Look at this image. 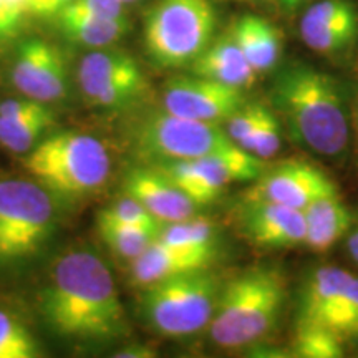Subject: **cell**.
Masks as SVG:
<instances>
[{
	"label": "cell",
	"mask_w": 358,
	"mask_h": 358,
	"mask_svg": "<svg viewBox=\"0 0 358 358\" xmlns=\"http://www.w3.org/2000/svg\"><path fill=\"white\" fill-rule=\"evenodd\" d=\"M40 306L48 327L71 342L105 345L128 332L113 275L108 266L88 250H71L58 259Z\"/></svg>",
	"instance_id": "obj_1"
},
{
	"label": "cell",
	"mask_w": 358,
	"mask_h": 358,
	"mask_svg": "<svg viewBox=\"0 0 358 358\" xmlns=\"http://www.w3.org/2000/svg\"><path fill=\"white\" fill-rule=\"evenodd\" d=\"M275 108L294 140L322 156H338L350 138V123L342 87L324 71L292 65L272 88Z\"/></svg>",
	"instance_id": "obj_2"
},
{
	"label": "cell",
	"mask_w": 358,
	"mask_h": 358,
	"mask_svg": "<svg viewBox=\"0 0 358 358\" xmlns=\"http://www.w3.org/2000/svg\"><path fill=\"white\" fill-rule=\"evenodd\" d=\"M287 284L275 267H252L221 290L209 332L213 342L237 350L266 337L284 310Z\"/></svg>",
	"instance_id": "obj_3"
},
{
	"label": "cell",
	"mask_w": 358,
	"mask_h": 358,
	"mask_svg": "<svg viewBox=\"0 0 358 358\" xmlns=\"http://www.w3.org/2000/svg\"><path fill=\"white\" fill-rule=\"evenodd\" d=\"M24 166L52 196L77 199L92 194L108 181V150L95 136L58 133L45 138L27 153Z\"/></svg>",
	"instance_id": "obj_4"
},
{
	"label": "cell",
	"mask_w": 358,
	"mask_h": 358,
	"mask_svg": "<svg viewBox=\"0 0 358 358\" xmlns=\"http://www.w3.org/2000/svg\"><path fill=\"white\" fill-rule=\"evenodd\" d=\"M217 15L211 0H158L148 12L145 48L155 65H191L213 42Z\"/></svg>",
	"instance_id": "obj_5"
},
{
	"label": "cell",
	"mask_w": 358,
	"mask_h": 358,
	"mask_svg": "<svg viewBox=\"0 0 358 358\" xmlns=\"http://www.w3.org/2000/svg\"><path fill=\"white\" fill-rule=\"evenodd\" d=\"M222 285L208 267L171 277L145 289L143 315L156 334L189 337L209 327Z\"/></svg>",
	"instance_id": "obj_6"
},
{
	"label": "cell",
	"mask_w": 358,
	"mask_h": 358,
	"mask_svg": "<svg viewBox=\"0 0 358 358\" xmlns=\"http://www.w3.org/2000/svg\"><path fill=\"white\" fill-rule=\"evenodd\" d=\"M57 222L53 196L37 181L0 179V264L34 256Z\"/></svg>",
	"instance_id": "obj_7"
},
{
	"label": "cell",
	"mask_w": 358,
	"mask_h": 358,
	"mask_svg": "<svg viewBox=\"0 0 358 358\" xmlns=\"http://www.w3.org/2000/svg\"><path fill=\"white\" fill-rule=\"evenodd\" d=\"M133 141L138 153L153 161V164L199 158L232 145L221 124L182 118L164 108L151 111L138 120L133 129Z\"/></svg>",
	"instance_id": "obj_8"
},
{
	"label": "cell",
	"mask_w": 358,
	"mask_h": 358,
	"mask_svg": "<svg viewBox=\"0 0 358 358\" xmlns=\"http://www.w3.org/2000/svg\"><path fill=\"white\" fill-rule=\"evenodd\" d=\"M153 166L201 208L217 199L224 187L257 179L264 171V161L232 143L199 158L164 161Z\"/></svg>",
	"instance_id": "obj_9"
},
{
	"label": "cell",
	"mask_w": 358,
	"mask_h": 358,
	"mask_svg": "<svg viewBox=\"0 0 358 358\" xmlns=\"http://www.w3.org/2000/svg\"><path fill=\"white\" fill-rule=\"evenodd\" d=\"M78 82L85 98L101 108L129 105L146 90V78L138 62L129 53L108 47L83 57Z\"/></svg>",
	"instance_id": "obj_10"
},
{
	"label": "cell",
	"mask_w": 358,
	"mask_h": 358,
	"mask_svg": "<svg viewBox=\"0 0 358 358\" xmlns=\"http://www.w3.org/2000/svg\"><path fill=\"white\" fill-rule=\"evenodd\" d=\"M244 103L243 88L198 75L171 80L163 93L164 110L204 123H226Z\"/></svg>",
	"instance_id": "obj_11"
},
{
	"label": "cell",
	"mask_w": 358,
	"mask_h": 358,
	"mask_svg": "<svg viewBox=\"0 0 358 358\" xmlns=\"http://www.w3.org/2000/svg\"><path fill=\"white\" fill-rule=\"evenodd\" d=\"M12 82L24 96L42 103L58 101L69 87L64 52L47 40H24L15 52Z\"/></svg>",
	"instance_id": "obj_12"
},
{
	"label": "cell",
	"mask_w": 358,
	"mask_h": 358,
	"mask_svg": "<svg viewBox=\"0 0 358 358\" xmlns=\"http://www.w3.org/2000/svg\"><path fill=\"white\" fill-rule=\"evenodd\" d=\"M334 186L332 179L313 164L302 159H287L262 171L248 199L271 201L303 211L317 196Z\"/></svg>",
	"instance_id": "obj_13"
},
{
	"label": "cell",
	"mask_w": 358,
	"mask_h": 358,
	"mask_svg": "<svg viewBox=\"0 0 358 358\" xmlns=\"http://www.w3.org/2000/svg\"><path fill=\"white\" fill-rule=\"evenodd\" d=\"M352 275L337 266L317 267L302 289L297 325L325 327L342 337L345 292Z\"/></svg>",
	"instance_id": "obj_14"
},
{
	"label": "cell",
	"mask_w": 358,
	"mask_h": 358,
	"mask_svg": "<svg viewBox=\"0 0 358 358\" xmlns=\"http://www.w3.org/2000/svg\"><path fill=\"white\" fill-rule=\"evenodd\" d=\"M241 222L244 234L259 248L282 249L306 244L303 213L289 206L248 199Z\"/></svg>",
	"instance_id": "obj_15"
},
{
	"label": "cell",
	"mask_w": 358,
	"mask_h": 358,
	"mask_svg": "<svg viewBox=\"0 0 358 358\" xmlns=\"http://www.w3.org/2000/svg\"><path fill=\"white\" fill-rule=\"evenodd\" d=\"M124 192L146 208L161 224L194 216L198 204L156 168L133 169L124 181Z\"/></svg>",
	"instance_id": "obj_16"
},
{
	"label": "cell",
	"mask_w": 358,
	"mask_h": 358,
	"mask_svg": "<svg viewBox=\"0 0 358 358\" xmlns=\"http://www.w3.org/2000/svg\"><path fill=\"white\" fill-rule=\"evenodd\" d=\"M211 262V257L174 248L158 237L140 257L134 259L131 275L134 284L146 289L171 277L209 267Z\"/></svg>",
	"instance_id": "obj_17"
},
{
	"label": "cell",
	"mask_w": 358,
	"mask_h": 358,
	"mask_svg": "<svg viewBox=\"0 0 358 358\" xmlns=\"http://www.w3.org/2000/svg\"><path fill=\"white\" fill-rule=\"evenodd\" d=\"M191 70L198 77L243 90L256 82L257 75L231 32L209 43V47L192 62Z\"/></svg>",
	"instance_id": "obj_18"
},
{
	"label": "cell",
	"mask_w": 358,
	"mask_h": 358,
	"mask_svg": "<svg viewBox=\"0 0 358 358\" xmlns=\"http://www.w3.org/2000/svg\"><path fill=\"white\" fill-rule=\"evenodd\" d=\"M302 213L306 217V244L317 252H324L338 243L353 222L350 209L340 198L337 186L317 196Z\"/></svg>",
	"instance_id": "obj_19"
},
{
	"label": "cell",
	"mask_w": 358,
	"mask_h": 358,
	"mask_svg": "<svg viewBox=\"0 0 358 358\" xmlns=\"http://www.w3.org/2000/svg\"><path fill=\"white\" fill-rule=\"evenodd\" d=\"M60 34L71 43L105 48L120 42L129 32V22L123 17H95L88 13L62 10L53 17Z\"/></svg>",
	"instance_id": "obj_20"
},
{
	"label": "cell",
	"mask_w": 358,
	"mask_h": 358,
	"mask_svg": "<svg viewBox=\"0 0 358 358\" xmlns=\"http://www.w3.org/2000/svg\"><path fill=\"white\" fill-rule=\"evenodd\" d=\"M229 32L257 73L277 64L282 50L280 34L268 20L248 13L234 22Z\"/></svg>",
	"instance_id": "obj_21"
},
{
	"label": "cell",
	"mask_w": 358,
	"mask_h": 358,
	"mask_svg": "<svg viewBox=\"0 0 358 358\" xmlns=\"http://www.w3.org/2000/svg\"><path fill=\"white\" fill-rule=\"evenodd\" d=\"M98 231L115 256L133 262L158 239L161 227L136 226L98 217Z\"/></svg>",
	"instance_id": "obj_22"
},
{
	"label": "cell",
	"mask_w": 358,
	"mask_h": 358,
	"mask_svg": "<svg viewBox=\"0 0 358 358\" xmlns=\"http://www.w3.org/2000/svg\"><path fill=\"white\" fill-rule=\"evenodd\" d=\"M159 239L174 248L201 254L214 259L217 249V231L213 222L203 217H189L185 221L164 224Z\"/></svg>",
	"instance_id": "obj_23"
},
{
	"label": "cell",
	"mask_w": 358,
	"mask_h": 358,
	"mask_svg": "<svg viewBox=\"0 0 358 358\" xmlns=\"http://www.w3.org/2000/svg\"><path fill=\"white\" fill-rule=\"evenodd\" d=\"M52 123L50 110L25 118H0V145L12 153H29L42 141Z\"/></svg>",
	"instance_id": "obj_24"
},
{
	"label": "cell",
	"mask_w": 358,
	"mask_h": 358,
	"mask_svg": "<svg viewBox=\"0 0 358 358\" xmlns=\"http://www.w3.org/2000/svg\"><path fill=\"white\" fill-rule=\"evenodd\" d=\"M42 357L37 338L12 312L0 308V358Z\"/></svg>",
	"instance_id": "obj_25"
},
{
	"label": "cell",
	"mask_w": 358,
	"mask_h": 358,
	"mask_svg": "<svg viewBox=\"0 0 358 358\" xmlns=\"http://www.w3.org/2000/svg\"><path fill=\"white\" fill-rule=\"evenodd\" d=\"M345 340L334 330L317 325H297L294 355L301 358H340L345 353Z\"/></svg>",
	"instance_id": "obj_26"
},
{
	"label": "cell",
	"mask_w": 358,
	"mask_h": 358,
	"mask_svg": "<svg viewBox=\"0 0 358 358\" xmlns=\"http://www.w3.org/2000/svg\"><path fill=\"white\" fill-rule=\"evenodd\" d=\"M301 37L308 48L322 55H335L355 42L358 27H310L301 25Z\"/></svg>",
	"instance_id": "obj_27"
},
{
	"label": "cell",
	"mask_w": 358,
	"mask_h": 358,
	"mask_svg": "<svg viewBox=\"0 0 358 358\" xmlns=\"http://www.w3.org/2000/svg\"><path fill=\"white\" fill-rule=\"evenodd\" d=\"M301 25L358 27V8L352 0H319L307 8Z\"/></svg>",
	"instance_id": "obj_28"
},
{
	"label": "cell",
	"mask_w": 358,
	"mask_h": 358,
	"mask_svg": "<svg viewBox=\"0 0 358 358\" xmlns=\"http://www.w3.org/2000/svg\"><path fill=\"white\" fill-rule=\"evenodd\" d=\"M266 110L267 106H264L262 103H244L226 122V133L229 140L243 150L249 151L250 143L256 136Z\"/></svg>",
	"instance_id": "obj_29"
},
{
	"label": "cell",
	"mask_w": 358,
	"mask_h": 358,
	"mask_svg": "<svg viewBox=\"0 0 358 358\" xmlns=\"http://www.w3.org/2000/svg\"><path fill=\"white\" fill-rule=\"evenodd\" d=\"M280 122L274 111L267 108L261 120V124H259L256 136H254L252 143H250L249 153H252L259 159L266 161L274 158L277 151L280 150Z\"/></svg>",
	"instance_id": "obj_30"
},
{
	"label": "cell",
	"mask_w": 358,
	"mask_h": 358,
	"mask_svg": "<svg viewBox=\"0 0 358 358\" xmlns=\"http://www.w3.org/2000/svg\"><path fill=\"white\" fill-rule=\"evenodd\" d=\"M98 217L123 224H136V226L163 227V224L156 221V219L146 211L145 206L140 204L136 199L128 194L122 199L115 201V203L108 206L106 209H103V211L98 214Z\"/></svg>",
	"instance_id": "obj_31"
},
{
	"label": "cell",
	"mask_w": 358,
	"mask_h": 358,
	"mask_svg": "<svg viewBox=\"0 0 358 358\" xmlns=\"http://www.w3.org/2000/svg\"><path fill=\"white\" fill-rule=\"evenodd\" d=\"M64 10L88 13V15L95 17H123L124 3L122 0H73Z\"/></svg>",
	"instance_id": "obj_32"
},
{
	"label": "cell",
	"mask_w": 358,
	"mask_h": 358,
	"mask_svg": "<svg viewBox=\"0 0 358 358\" xmlns=\"http://www.w3.org/2000/svg\"><path fill=\"white\" fill-rule=\"evenodd\" d=\"M343 340H358V277L352 275L345 292V310L342 322Z\"/></svg>",
	"instance_id": "obj_33"
},
{
	"label": "cell",
	"mask_w": 358,
	"mask_h": 358,
	"mask_svg": "<svg viewBox=\"0 0 358 358\" xmlns=\"http://www.w3.org/2000/svg\"><path fill=\"white\" fill-rule=\"evenodd\" d=\"M48 111L47 103H42L34 98H7L0 103V118H25Z\"/></svg>",
	"instance_id": "obj_34"
},
{
	"label": "cell",
	"mask_w": 358,
	"mask_h": 358,
	"mask_svg": "<svg viewBox=\"0 0 358 358\" xmlns=\"http://www.w3.org/2000/svg\"><path fill=\"white\" fill-rule=\"evenodd\" d=\"M22 24H24V17L17 15L3 3V0H0V45L15 38L20 32Z\"/></svg>",
	"instance_id": "obj_35"
},
{
	"label": "cell",
	"mask_w": 358,
	"mask_h": 358,
	"mask_svg": "<svg viewBox=\"0 0 358 358\" xmlns=\"http://www.w3.org/2000/svg\"><path fill=\"white\" fill-rule=\"evenodd\" d=\"M156 355H158V353H156L155 348L148 345H138V343L120 348V350L115 353V357L118 358H153Z\"/></svg>",
	"instance_id": "obj_36"
},
{
	"label": "cell",
	"mask_w": 358,
	"mask_h": 358,
	"mask_svg": "<svg viewBox=\"0 0 358 358\" xmlns=\"http://www.w3.org/2000/svg\"><path fill=\"white\" fill-rule=\"evenodd\" d=\"M29 12L30 15L52 19V0H30Z\"/></svg>",
	"instance_id": "obj_37"
},
{
	"label": "cell",
	"mask_w": 358,
	"mask_h": 358,
	"mask_svg": "<svg viewBox=\"0 0 358 358\" xmlns=\"http://www.w3.org/2000/svg\"><path fill=\"white\" fill-rule=\"evenodd\" d=\"M3 3H6V6L10 8L12 12H15L17 15L24 17V19L27 15H30V12H29L30 0H3Z\"/></svg>",
	"instance_id": "obj_38"
},
{
	"label": "cell",
	"mask_w": 358,
	"mask_h": 358,
	"mask_svg": "<svg viewBox=\"0 0 358 358\" xmlns=\"http://www.w3.org/2000/svg\"><path fill=\"white\" fill-rule=\"evenodd\" d=\"M348 252H350L353 261L358 264V229L353 231L350 239H348Z\"/></svg>",
	"instance_id": "obj_39"
},
{
	"label": "cell",
	"mask_w": 358,
	"mask_h": 358,
	"mask_svg": "<svg viewBox=\"0 0 358 358\" xmlns=\"http://www.w3.org/2000/svg\"><path fill=\"white\" fill-rule=\"evenodd\" d=\"M70 2H73V0H52V19L57 15V13L64 10Z\"/></svg>",
	"instance_id": "obj_40"
},
{
	"label": "cell",
	"mask_w": 358,
	"mask_h": 358,
	"mask_svg": "<svg viewBox=\"0 0 358 358\" xmlns=\"http://www.w3.org/2000/svg\"><path fill=\"white\" fill-rule=\"evenodd\" d=\"M306 2H308V0H279V3L285 10H295V8H299Z\"/></svg>",
	"instance_id": "obj_41"
},
{
	"label": "cell",
	"mask_w": 358,
	"mask_h": 358,
	"mask_svg": "<svg viewBox=\"0 0 358 358\" xmlns=\"http://www.w3.org/2000/svg\"><path fill=\"white\" fill-rule=\"evenodd\" d=\"M123 3H134V2H138V0H122Z\"/></svg>",
	"instance_id": "obj_42"
}]
</instances>
